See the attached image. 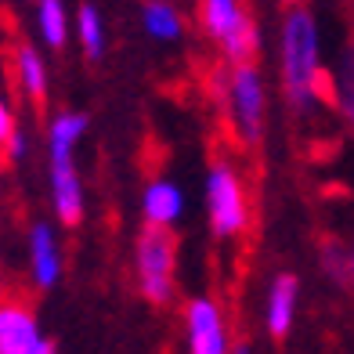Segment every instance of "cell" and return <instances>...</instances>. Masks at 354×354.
<instances>
[{
	"mask_svg": "<svg viewBox=\"0 0 354 354\" xmlns=\"http://www.w3.org/2000/svg\"><path fill=\"white\" fill-rule=\"evenodd\" d=\"M300 311V282L297 275H275L264 297V329L271 340H286L297 326Z\"/></svg>",
	"mask_w": 354,
	"mask_h": 354,
	"instance_id": "obj_10",
	"label": "cell"
},
{
	"mask_svg": "<svg viewBox=\"0 0 354 354\" xmlns=\"http://www.w3.org/2000/svg\"><path fill=\"white\" fill-rule=\"evenodd\" d=\"M33 22H37L44 47H51V51H62L73 40V11L66 0H37Z\"/></svg>",
	"mask_w": 354,
	"mask_h": 354,
	"instance_id": "obj_12",
	"label": "cell"
},
{
	"mask_svg": "<svg viewBox=\"0 0 354 354\" xmlns=\"http://www.w3.org/2000/svg\"><path fill=\"white\" fill-rule=\"evenodd\" d=\"M214 102L228 134L243 149L264 145L271 120V91L264 84V73L253 62H228L214 73Z\"/></svg>",
	"mask_w": 354,
	"mask_h": 354,
	"instance_id": "obj_2",
	"label": "cell"
},
{
	"mask_svg": "<svg viewBox=\"0 0 354 354\" xmlns=\"http://www.w3.org/2000/svg\"><path fill=\"white\" fill-rule=\"evenodd\" d=\"M282 4H300V0H282Z\"/></svg>",
	"mask_w": 354,
	"mask_h": 354,
	"instance_id": "obj_22",
	"label": "cell"
},
{
	"mask_svg": "<svg viewBox=\"0 0 354 354\" xmlns=\"http://www.w3.org/2000/svg\"><path fill=\"white\" fill-rule=\"evenodd\" d=\"M203 199H206V217L217 239H239L250 228V192H246V177L232 159H214L206 167V181H203Z\"/></svg>",
	"mask_w": 354,
	"mask_h": 354,
	"instance_id": "obj_5",
	"label": "cell"
},
{
	"mask_svg": "<svg viewBox=\"0 0 354 354\" xmlns=\"http://www.w3.org/2000/svg\"><path fill=\"white\" fill-rule=\"evenodd\" d=\"M73 37L80 40V47H84V55L91 62L105 58V47H109V37H105V19L102 11L94 4H80L73 11Z\"/></svg>",
	"mask_w": 354,
	"mask_h": 354,
	"instance_id": "obj_15",
	"label": "cell"
},
{
	"mask_svg": "<svg viewBox=\"0 0 354 354\" xmlns=\"http://www.w3.org/2000/svg\"><path fill=\"white\" fill-rule=\"evenodd\" d=\"M333 102H336L344 123L354 134V40L340 51V62H336V69H333Z\"/></svg>",
	"mask_w": 354,
	"mask_h": 354,
	"instance_id": "obj_16",
	"label": "cell"
},
{
	"mask_svg": "<svg viewBox=\"0 0 354 354\" xmlns=\"http://www.w3.org/2000/svg\"><path fill=\"white\" fill-rule=\"evenodd\" d=\"M15 112H11V105H8V98H0V145H4V138L15 131Z\"/></svg>",
	"mask_w": 354,
	"mask_h": 354,
	"instance_id": "obj_19",
	"label": "cell"
},
{
	"mask_svg": "<svg viewBox=\"0 0 354 354\" xmlns=\"http://www.w3.org/2000/svg\"><path fill=\"white\" fill-rule=\"evenodd\" d=\"M15 84H19V91L26 94L29 102H37V105L47 98V84H51V76H47L44 55L37 51L33 44H19V47H15Z\"/></svg>",
	"mask_w": 354,
	"mask_h": 354,
	"instance_id": "obj_13",
	"label": "cell"
},
{
	"mask_svg": "<svg viewBox=\"0 0 354 354\" xmlns=\"http://www.w3.org/2000/svg\"><path fill=\"white\" fill-rule=\"evenodd\" d=\"M0 167H4V156H0Z\"/></svg>",
	"mask_w": 354,
	"mask_h": 354,
	"instance_id": "obj_23",
	"label": "cell"
},
{
	"mask_svg": "<svg viewBox=\"0 0 354 354\" xmlns=\"http://www.w3.org/2000/svg\"><path fill=\"white\" fill-rule=\"evenodd\" d=\"M322 271L329 275V282H340V286H347V279H351V264H347V246H340V243H329L322 246Z\"/></svg>",
	"mask_w": 354,
	"mask_h": 354,
	"instance_id": "obj_17",
	"label": "cell"
},
{
	"mask_svg": "<svg viewBox=\"0 0 354 354\" xmlns=\"http://www.w3.org/2000/svg\"><path fill=\"white\" fill-rule=\"evenodd\" d=\"M141 29L159 44H177L185 37V15L174 0H145L141 8Z\"/></svg>",
	"mask_w": 354,
	"mask_h": 354,
	"instance_id": "obj_14",
	"label": "cell"
},
{
	"mask_svg": "<svg viewBox=\"0 0 354 354\" xmlns=\"http://www.w3.org/2000/svg\"><path fill=\"white\" fill-rule=\"evenodd\" d=\"M0 289H4V264H0Z\"/></svg>",
	"mask_w": 354,
	"mask_h": 354,
	"instance_id": "obj_21",
	"label": "cell"
},
{
	"mask_svg": "<svg viewBox=\"0 0 354 354\" xmlns=\"http://www.w3.org/2000/svg\"><path fill=\"white\" fill-rule=\"evenodd\" d=\"M199 29L217 44L224 62H253L261 51V29L246 0H199Z\"/></svg>",
	"mask_w": 354,
	"mask_h": 354,
	"instance_id": "obj_6",
	"label": "cell"
},
{
	"mask_svg": "<svg viewBox=\"0 0 354 354\" xmlns=\"http://www.w3.org/2000/svg\"><path fill=\"white\" fill-rule=\"evenodd\" d=\"M134 279L138 293L152 308H167L177 293V235L174 228L145 224L134 239Z\"/></svg>",
	"mask_w": 354,
	"mask_h": 354,
	"instance_id": "obj_4",
	"label": "cell"
},
{
	"mask_svg": "<svg viewBox=\"0 0 354 354\" xmlns=\"http://www.w3.org/2000/svg\"><path fill=\"white\" fill-rule=\"evenodd\" d=\"M0 149H4V159H8V163H26V156H29V138H26L22 127H15V131L4 138V145H0Z\"/></svg>",
	"mask_w": 354,
	"mask_h": 354,
	"instance_id": "obj_18",
	"label": "cell"
},
{
	"mask_svg": "<svg viewBox=\"0 0 354 354\" xmlns=\"http://www.w3.org/2000/svg\"><path fill=\"white\" fill-rule=\"evenodd\" d=\"M55 344L44 336L37 311L22 300H0V354H51Z\"/></svg>",
	"mask_w": 354,
	"mask_h": 354,
	"instance_id": "obj_8",
	"label": "cell"
},
{
	"mask_svg": "<svg viewBox=\"0 0 354 354\" xmlns=\"http://www.w3.org/2000/svg\"><path fill=\"white\" fill-rule=\"evenodd\" d=\"M185 188L174 185L170 177H156L141 188V217L145 224H159V228H177L185 217Z\"/></svg>",
	"mask_w": 354,
	"mask_h": 354,
	"instance_id": "obj_11",
	"label": "cell"
},
{
	"mask_svg": "<svg viewBox=\"0 0 354 354\" xmlns=\"http://www.w3.org/2000/svg\"><path fill=\"white\" fill-rule=\"evenodd\" d=\"M347 264H351V279H347V286L354 289V239H351V246H347Z\"/></svg>",
	"mask_w": 354,
	"mask_h": 354,
	"instance_id": "obj_20",
	"label": "cell"
},
{
	"mask_svg": "<svg viewBox=\"0 0 354 354\" xmlns=\"http://www.w3.org/2000/svg\"><path fill=\"white\" fill-rule=\"evenodd\" d=\"M185 340L192 354H224L228 340V318L214 297H192L185 304Z\"/></svg>",
	"mask_w": 354,
	"mask_h": 354,
	"instance_id": "obj_7",
	"label": "cell"
},
{
	"mask_svg": "<svg viewBox=\"0 0 354 354\" xmlns=\"http://www.w3.org/2000/svg\"><path fill=\"white\" fill-rule=\"evenodd\" d=\"M87 112H58V116L47 123V185H51V210L55 217L76 228L84 221V177L76 170V145L87 134Z\"/></svg>",
	"mask_w": 354,
	"mask_h": 354,
	"instance_id": "obj_3",
	"label": "cell"
},
{
	"mask_svg": "<svg viewBox=\"0 0 354 354\" xmlns=\"http://www.w3.org/2000/svg\"><path fill=\"white\" fill-rule=\"evenodd\" d=\"M26 271L37 289H55L66 275V253H62L58 232L47 221H37L26 235Z\"/></svg>",
	"mask_w": 354,
	"mask_h": 354,
	"instance_id": "obj_9",
	"label": "cell"
},
{
	"mask_svg": "<svg viewBox=\"0 0 354 354\" xmlns=\"http://www.w3.org/2000/svg\"><path fill=\"white\" fill-rule=\"evenodd\" d=\"M279 87L289 116H315L326 102V62H322V29L318 19L289 4L279 29Z\"/></svg>",
	"mask_w": 354,
	"mask_h": 354,
	"instance_id": "obj_1",
	"label": "cell"
}]
</instances>
